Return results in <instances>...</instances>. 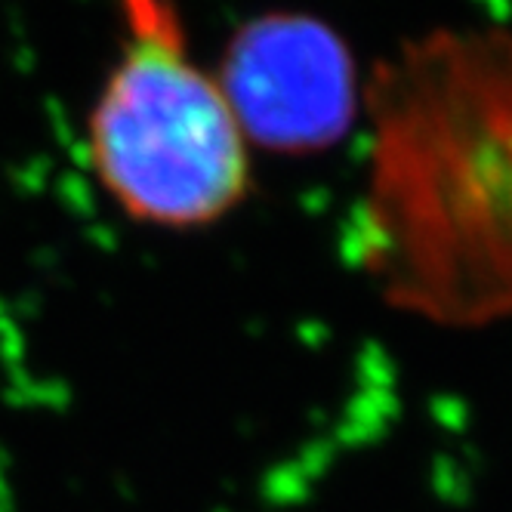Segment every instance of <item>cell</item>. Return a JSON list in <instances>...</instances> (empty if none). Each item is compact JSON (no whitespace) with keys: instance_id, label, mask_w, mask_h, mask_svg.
<instances>
[{"instance_id":"obj_1","label":"cell","mask_w":512,"mask_h":512,"mask_svg":"<svg viewBox=\"0 0 512 512\" xmlns=\"http://www.w3.org/2000/svg\"><path fill=\"white\" fill-rule=\"evenodd\" d=\"M127 47L90 115V167L136 223L192 229L247 192L250 155L235 108L189 56L170 0H121Z\"/></svg>"},{"instance_id":"obj_2","label":"cell","mask_w":512,"mask_h":512,"mask_svg":"<svg viewBox=\"0 0 512 512\" xmlns=\"http://www.w3.org/2000/svg\"><path fill=\"white\" fill-rule=\"evenodd\" d=\"M377 186L423 216L512 219V31H432L368 84Z\"/></svg>"},{"instance_id":"obj_3","label":"cell","mask_w":512,"mask_h":512,"mask_svg":"<svg viewBox=\"0 0 512 512\" xmlns=\"http://www.w3.org/2000/svg\"><path fill=\"white\" fill-rule=\"evenodd\" d=\"M247 142L272 152H318L355 115V65L337 34L309 16L272 13L244 25L219 75Z\"/></svg>"}]
</instances>
